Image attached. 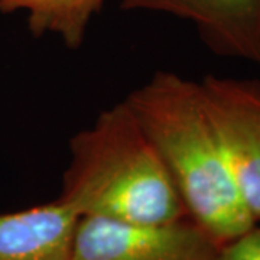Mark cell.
<instances>
[{
	"label": "cell",
	"instance_id": "obj_1",
	"mask_svg": "<svg viewBox=\"0 0 260 260\" xmlns=\"http://www.w3.org/2000/svg\"><path fill=\"white\" fill-rule=\"evenodd\" d=\"M124 102L138 119L188 217L218 246L256 225L229 165L198 81L156 71Z\"/></svg>",
	"mask_w": 260,
	"mask_h": 260
},
{
	"label": "cell",
	"instance_id": "obj_2",
	"mask_svg": "<svg viewBox=\"0 0 260 260\" xmlns=\"http://www.w3.org/2000/svg\"><path fill=\"white\" fill-rule=\"evenodd\" d=\"M58 200L78 217L126 224L156 225L188 217L172 178L124 100L70 139Z\"/></svg>",
	"mask_w": 260,
	"mask_h": 260
},
{
	"label": "cell",
	"instance_id": "obj_3",
	"mask_svg": "<svg viewBox=\"0 0 260 260\" xmlns=\"http://www.w3.org/2000/svg\"><path fill=\"white\" fill-rule=\"evenodd\" d=\"M220 247L189 217L156 225L80 217L70 260H217Z\"/></svg>",
	"mask_w": 260,
	"mask_h": 260
},
{
	"label": "cell",
	"instance_id": "obj_4",
	"mask_svg": "<svg viewBox=\"0 0 260 260\" xmlns=\"http://www.w3.org/2000/svg\"><path fill=\"white\" fill-rule=\"evenodd\" d=\"M198 83L236 184L260 224V80L210 74Z\"/></svg>",
	"mask_w": 260,
	"mask_h": 260
},
{
	"label": "cell",
	"instance_id": "obj_5",
	"mask_svg": "<svg viewBox=\"0 0 260 260\" xmlns=\"http://www.w3.org/2000/svg\"><path fill=\"white\" fill-rule=\"evenodd\" d=\"M121 9L188 20L211 52L260 67V0H121Z\"/></svg>",
	"mask_w": 260,
	"mask_h": 260
},
{
	"label": "cell",
	"instance_id": "obj_6",
	"mask_svg": "<svg viewBox=\"0 0 260 260\" xmlns=\"http://www.w3.org/2000/svg\"><path fill=\"white\" fill-rule=\"evenodd\" d=\"M78 218L58 198L0 213V260H70Z\"/></svg>",
	"mask_w": 260,
	"mask_h": 260
},
{
	"label": "cell",
	"instance_id": "obj_7",
	"mask_svg": "<svg viewBox=\"0 0 260 260\" xmlns=\"http://www.w3.org/2000/svg\"><path fill=\"white\" fill-rule=\"evenodd\" d=\"M104 0H0V13H25L35 38H58L65 48L83 47L93 18Z\"/></svg>",
	"mask_w": 260,
	"mask_h": 260
},
{
	"label": "cell",
	"instance_id": "obj_8",
	"mask_svg": "<svg viewBox=\"0 0 260 260\" xmlns=\"http://www.w3.org/2000/svg\"><path fill=\"white\" fill-rule=\"evenodd\" d=\"M217 260H260V224L223 244Z\"/></svg>",
	"mask_w": 260,
	"mask_h": 260
}]
</instances>
